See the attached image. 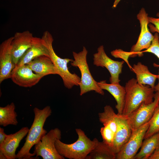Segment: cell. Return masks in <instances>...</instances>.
Listing matches in <instances>:
<instances>
[{
    "label": "cell",
    "mask_w": 159,
    "mask_h": 159,
    "mask_svg": "<svg viewBox=\"0 0 159 159\" xmlns=\"http://www.w3.org/2000/svg\"><path fill=\"white\" fill-rule=\"evenodd\" d=\"M116 154L103 141H98L96 145L86 159H115Z\"/></svg>",
    "instance_id": "22"
},
{
    "label": "cell",
    "mask_w": 159,
    "mask_h": 159,
    "mask_svg": "<svg viewBox=\"0 0 159 159\" xmlns=\"http://www.w3.org/2000/svg\"><path fill=\"white\" fill-rule=\"evenodd\" d=\"M33 111V122L27 134L25 142L16 154V159H33L35 155L30 152L31 148L47 132L43 127L46 120L51 115L52 111L50 107L47 106L42 109L34 107Z\"/></svg>",
    "instance_id": "1"
},
{
    "label": "cell",
    "mask_w": 159,
    "mask_h": 159,
    "mask_svg": "<svg viewBox=\"0 0 159 159\" xmlns=\"http://www.w3.org/2000/svg\"><path fill=\"white\" fill-rule=\"evenodd\" d=\"M41 38L49 50V57L56 68L58 75L62 78L64 86L69 89L74 86H79L81 78L75 73L70 72L67 67L68 64L73 59L68 58H62L56 54L52 46L53 37L48 31L44 32Z\"/></svg>",
    "instance_id": "4"
},
{
    "label": "cell",
    "mask_w": 159,
    "mask_h": 159,
    "mask_svg": "<svg viewBox=\"0 0 159 159\" xmlns=\"http://www.w3.org/2000/svg\"><path fill=\"white\" fill-rule=\"evenodd\" d=\"M78 136L74 143L66 144L57 139L55 143L56 148L59 155L69 159H86L87 156L96 145L98 140L97 138L91 140L80 128L76 129Z\"/></svg>",
    "instance_id": "3"
},
{
    "label": "cell",
    "mask_w": 159,
    "mask_h": 159,
    "mask_svg": "<svg viewBox=\"0 0 159 159\" xmlns=\"http://www.w3.org/2000/svg\"><path fill=\"white\" fill-rule=\"evenodd\" d=\"M43 77L32 71L27 64L16 66L10 78L16 85L24 87H31L37 84Z\"/></svg>",
    "instance_id": "13"
},
{
    "label": "cell",
    "mask_w": 159,
    "mask_h": 159,
    "mask_svg": "<svg viewBox=\"0 0 159 159\" xmlns=\"http://www.w3.org/2000/svg\"><path fill=\"white\" fill-rule=\"evenodd\" d=\"M159 146V131L150 137L144 139L134 159H148Z\"/></svg>",
    "instance_id": "21"
},
{
    "label": "cell",
    "mask_w": 159,
    "mask_h": 159,
    "mask_svg": "<svg viewBox=\"0 0 159 159\" xmlns=\"http://www.w3.org/2000/svg\"><path fill=\"white\" fill-rule=\"evenodd\" d=\"M118 115L117 128L112 148L116 154L128 140L132 131L128 123L127 115L119 114Z\"/></svg>",
    "instance_id": "16"
},
{
    "label": "cell",
    "mask_w": 159,
    "mask_h": 159,
    "mask_svg": "<svg viewBox=\"0 0 159 159\" xmlns=\"http://www.w3.org/2000/svg\"><path fill=\"white\" fill-rule=\"evenodd\" d=\"M120 0H115L113 3L112 7L113 8H115Z\"/></svg>",
    "instance_id": "31"
},
{
    "label": "cell",
    "mask_w": 159,
    "mask_h": 159,
    "mask_svg": "<svg viewBox=\"0 0 159 159\" xmlns=\"http://www.w3.org/2000/svg\"><path fill=\"white\" fill-rule=\"evenodd\" d=\"M130 70L135 74L136 80L139 84L148 85L154 89L158 74L151 73L147 66L138 62L134 64Z\"/></svg>",
    "instance_id": "20"
},
{
    "label": "cell",
    "mask_w": 159,
    "mask_h": 159,
    "mask_svg": "<svg viewBox=\"0 0 159 159\" xmlns=\"http://www.w3.org/2000/svg\"><path fill=\"white\" fill-rule=\"evenodd\" d=\"M148 159H159V146L150 156Z\"/></svg>",
    "instance_id": "29"
},
{
    "label": "cell",
    "mask_w": 159,
    "mask_h": 159,
    "mask_svg": "<svg viewBox=\"0 0 159 159\" xmlns=\"http://www.w3.org/2000/svg\"><path fill=\"white\" fill-rule=\"evenodd\" d=\"M13 36L3 42L0 45V83L10 78L11 72L15 67L13 62L11 42Z\"/></svg>",
    "instance_id": "12"
},
{
    "label": "cell",
    "mask_w": 159,
    "mask_h": 159,
    "mask_svg": "<svg viewBox=\"0 0 159 159\" xmlns=\"http://www.w3.org/2000/svg\"><path fill=\"white\" fill-rule=\"evenodd\" d=\"M61 138V132L57 128L51 130L35 145L34 154L36 157L40 156L43 159H64L59 154L55 145L57 139Z\"/></svg>",
    "instance_id": "6"
},
{
    "label": "cell",
    "mask_w": 159,
    "mask_h": 159,
    "mask_svg": "<svg viewBox=\"0 0 159 159\" xmlns=\"http://www.w3.org/2000/svg\"><path fill=\"white\" fill-rule=\"evenodd\" d=\"M7 135L4 132V129L0 127V145H1L4 142Z\"/></svg>",
    "instance_id": "28"
},
{
    "label": "cell",
    "mask_w": 159,
    "mask_h": 159,
    "mask_svg": "<svg viewBox=\"0 0 159 159\" xmlns=\"http://www.w3.org/2000/svg\"><path fill=\"white\" fill-rule=\"evenodd\" d=\"M157 18L148 16L150 23L152 24L148 25L150 31L153 32H157L159 34V13H158Z\"/></svg>",
    "instance_id": "26"
},
{
    "label": "cell",
    "mask_w": 159,
    "mask_h": 159,
    "mask_svg": "<svg viewBox=\"0 0 159 159\" xmlns=\"http://www.w3.org/2000/svg\"><path fill=\"white\" fill-rule=\"evenodd\" d=\"M28 30L17 32L13 36L11 42L12 54L14 63L16 66L26 52L32 46L34 38Z\"/></svg>",
    "instance_id": "14"
},
{
    "label": "cell",
    "mask_w": 159,
    "mask_h": 159,
    "mask_svg": "<svg viewBox=\"0 0 159 159\" xmlns=\"http://www.w3.org/2000/svg\"><path fill=\"white\" fill-rule=\"evenodd\" d=\"M41 56L49 57V50L41 38L34 37L32 46L19 59L16 66L27 64L34 59Z\"/></svg>",
    "instance_id": "17"
},
{
    "label": "cell",
    "mask_w": 159,
    "mask_h": 159,
    "mask_svg": "<svg viewBox=\"0 0 159 159\" xmlns=\"http://www.w3.org/2000/svg\"><path fill=\"white\" fill-rule=\"evenodd\" d=\"M97 83L100 88L107 91L114 97L117 102L115 108L117 114H122L126 95L125 87L121 85L119 83H107L106 80L97 82Z\"/></svg>",
    "instance_id": "18"
},
{
    "label": "cell",
    "mask_w": 159,
    "mask_h": 159,
    "mask_svg": "<svg viewBox=\"0 0 159 159\" xmlns=\"http://www.w3.org/2000/svg\"><path fill=\"white\" fill-rule=\"evenodd\" d=\"M118 115L108 105L104 107L103 112L98 114L99 120L103 125L100 130L103 141L111 148L117 128Z\"/></svg>",
    "instance_id": "8"
},
{
    "label": "cell",
    "mask_w": 159,
    "mask_h": 159,
    "mask_svg": "<svg viewBox=\"0 0 159 159\" xmlns=\"http://www.w3.org/2000/svg\"><path fill=\"white\" fill-rule=\"evenodd\" d=\"M27 64L35 73L43 77L49 74H58V71L50 59L45 56L38 57Z\"/></svg>",
    "instance_id": "19"
},
{
    "label": "cell",
    "mask_w": 159,
    "mask_h": 159,
    "mask_svg": "<svg viewBox=\"0 0 159 159\" xmlns=\"http://www.w3.org/2000/svg\"><path fill=\"white\" fill-rule=\"evenodd\" d=\"M157 79H158V83L157 85L155 86L154 88V91L155 92H159V68L158 69V74Z\"/></svg>",
    "instance_id": "30"
},
{
    "label": "cell",
    "mask_w": 159,
    "mask_h": 159,
    "mask_svg": "<svg viewBox=\"0 0 159 159\" xmlns=\"http://www.w3.org/2000/svg\"><path fill=\"white\" fill-rule=\"evenodd\" d=\"M93 60L94 65L105 67L108 70L110 75V83H119V76L122 73L124 61H119L111 59L106 54L103 45L97 48V52L93 54Z\"/></svg>",
    "instance_id": "11"
},
{
    "label": "cell",
    "mask_w": 159,
    "mask_h": 159,
    "mask_svg": "<svg viewBox=\"0 0 159 159\" xmlns=\"http://www.w3.org/2000/svg\"><path fill=\"white\" fill-rule=\"evenodd\" d=\"M15 106L14 102L4 107H0V125L6 127L9 125H16L17 116L15 111Z\"/></svg>",
    "instance_id": "23"
},
{
    "label": "cell",
    "mask_w": 159,
    "mask_h": 159,
    "mask_svg": "<svg viewBox=\"0 0 159 159\" xmlns=\"http://www.w3.org/2000/svg\"></svg>",
    "instance_id": "32"
},
{
    "label": "cell",
    "mask_w": 159,
    "mask_h": 159,
    "mask_svg": "<svg viewBox=\"0 0 159 159\" xmlns=\"http://www.w3.org/2000/svg\"><path fill=\"white\" fill-rule=\"evenodd\" d=\"M87 50L85 47H83L82 50L78 53L73 52L74 60L70 62L72 66L77 67L81 73V81L79 85L80 90V95L82 96L92 91L103 95L104 92L103 90L99 86L90 72L87 60Z\"/></svg>",
    "instance_id": "5"
},
{
    "label": "cell",
    "mask_w": 159,
    "mask_h": 159,
    "mask_svg": "<svg viewBox=\"0 0 159 159\" xmlns=\"http://www.w3.org/2000/svg\"><path fill=\"white\" fill-rule=\"evenodd\" d=\"M126 95L122 115H128L143 103L148 104L154 100V89L148 85L139 84L136 79L129 80L125 86Z\"/></svg>",
    "instance_id": "2"
},
{
    "label": "cell",
    "mask_w": 159,
    "mask_h": 159,
    "mask_svg": "<svg viewBox=\"0 0 159 159\" xmlns=\"http://www.w3.org/2000/svg\"><path fill=\"white\" fill-rule=\"evenodd\" d=\"M159 131V105L156 109L144 138H147Z\"/></svg>",
    "instance_id": "24"
},
{
    "label": "cell",
    "mask_w": 159,
    "mask_h": 159,
    "mask_svg": "<svg viewBox=\"0 0 159 159\" xmlns=\"http://www.w3.org/2000/svg\"><path fill=\"white\" fill-rule=\"evenodd\" d=\"M29 130L28 127H24L14 133L7 135L3 143L0 145V156L5 157L6 159H16V149Z\"/></svg>",
    "instance_id": "15"
},
{
    "label": "cell",
    "mask_w": 159,
    "mask_h": 159,
    "mask_svg": "<svg viewBox=\"0 0 159 159\" xmlns=\"http://www.w3.org/2000/svg\"><path fill=\"white\" fill-rule=\"evenodd\" d=\"M159 92H155L153 101L142 104L134 111L127 115L128 123L132 130L136 129L148 122L159 105Z\"/></svg>",
    "instance_id": "10"
},
{
    "label": "cell",
    "mask_w": 159,
    "mask_h": 159,
    "mask_svg": "<svg viewBox=\"0 0 159 159\" xmlns=\"http://www.w3.org/2000/svg\"><path fill=\"white\" fill-rule=\"evenodd\" d=\"M150 122V120L139 128L132 130L128 140L116 154V159H134L139 149L141 148Z\"/></svg>",
    "instance_id": "9"
},
{
    "label": "cell",
    "mask_w": 159,
    "mask_h": 159,
    "mask_svg": "<svg viewBox=\"0 0 159 159\" xmlns=\"http://www.w3.org/2000/svg\"><path fill=\"white\" fill-rule=\"evenodd\" d=\"M137 17L140 24V32L137 42L132 47L130 51L129 52L130 57H134L137 55L142 56L140 52L149 47L154 38V35L148 29L150 23L148 16L144 8L141 9L137 15Z\"/></svg>",
    "instance_id": "7"
},
{
    "label": "cell",
    "mask_w": 159,
    "mask_h": 159,
    "mask_svg": "<svg viewBox=\"0 0 159 159\" xmlns=\"http://www.w3.org/2000/svg\"><path fill=\"white\" fill-rule=\"evenodd\" d=\"M145 52L154 54L159 59V35L158 33L155 32L154 35L153 39L149 47L144 51L141 52L140 54L142 55L143 53ZM153 65L155 67H159V64L154 63Z\"/></svg>",
    "instance_id": "25"
},
{
    "label": "cell",
    "mask_w": 159,
    "mask_h": 159,
    "mask_svg": "<svg viewBox=\"0 0 159 159\" xmlns=\"http://www.w3.org/2000/svg\"><path fill=\"white\" fill-rule=\"evenodd\" d=\"M111 55L116 58H119L122 59L127 63V65L131 69L132 67L128 63L127 59L128 57L126 56V52L120 49H116L112 51L111 52Z\"/></svg>",
    "instance_id": "27"
}]
</instances>
